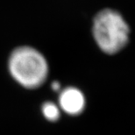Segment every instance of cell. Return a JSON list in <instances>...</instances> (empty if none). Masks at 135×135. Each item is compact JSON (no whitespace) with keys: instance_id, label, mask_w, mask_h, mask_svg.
Listing matches in <instances>:
<instances>
[{"instance_id":"1","label":"cell","mask_w":135,"mask_h":135,"mask_svg":"<svg viewBox=\"0 0 135 135\" xmlns=\"http://www.w3.org/2000/svg\"><path fill=\"white\" fill-rule=\"evenodd\" d=\"M92 35L103 52L115 55L127 45L130 28L118 11L107 8L96 14L92 23Z\"/></svg>"},{"instance_id":"2","label":"cell","mask_w":135,"mask_h":135,"mask_svg":"<svg viewBox=\"0 0 135 135\" xmlns=\"http://www.w3.org/2000/svg\"><path fill=\"white\" fill-rule=\"evenodd\" d=\"M8 67L16 82L30 90L41 86L48 75V64L44 55L35 48L26 46L12 51Z\"/></svg>"},{"instance_id":"3","label":"cell","mask_w":135,"mask_h":135,"mask_svg":"<svg viewBox=\"0 0 135 135\" xmlns=\"http://www.w3.org/2000/svg\"><path fill=\"white\" fill-rule=\"evenodd\" d=\"M86 99L82 91L75 87H67L59 95V107L70 116H77L85 109Z\"/></svg>"},{"instance_id":"4","label":"cell","mask_w":135,"mask_h":135,"mask_svg":"<svg viewBox=\"0 0 135 135\" xmlns=\"http://www.w3.org/2000/svg\"><path fill=\"white\" fill-rule=\"evenodd\" d=\"M60 107L53 102H46L43 104L41 110L43 116L49 121H56L61 115Z\"/></svg>"},{"instance_id":"5","label":"cell","mask_w":135,"mask_h":135,"mask_svg":"<svg viewBox=\"0 0 135 135\" xmlns=\"http://www.w3.org/2000/svg\"><path fill=\"white\" fill-rule=\"evenodd\" d=\"M52 89H53V90H55V91H58V90L61 89V85H60V83H59L58 82H54V83H52Z\"/></svg>"}]
</instances>
